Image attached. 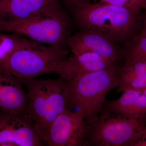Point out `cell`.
Segmentation results:
<instances>
[{
  "label": "cell",
  "instance_id": "14",
  "mask_svg": "<svg viewBox=\"0 0 146 146\" xmlns=\"http://www.w3.org/2000/svg\"><path fill=\"white\" fill-rule=\"evenodd\" d=\"M10 33L0 32V67L18 48L25 37L18 33Z\"/></svg>",
  "mask_w": 146,
  "mask_h": 146
},
{
  "label": "cell",
  "instance_id": "16",
  "mask_svg": "<svg viewBox=\"0 0 146 146\" xmlns=\"http://www.w3.org/2000/svg\"><path fill=\"white\" fill-rule=\"evenodd\" d=\"M146 87V75L132 77L118 76L116 92L122 93L130 89L141 90Z\"/></svg>",
  "mask_w": 146,
  "mask_h": 146
},
{
  "label": "cell",
  "instance_id": "7",
  "mask_svg": "<svg viewBox=\"0 0 146 146\" xmlns=\"http://www.w3.org/2000/svg\"><path fill=\"white\" fill-rule=\"evenodd\" d=\"M88 129L83 112L68 106L52 124L45 144L48 146H83Z\"/></svg>",
  "mask_w": 146,
  "mask_h": 146
},
{
  "label": "cell",
  "instance_id": "12",
  "mask_svg": "<svg viewBox=\"0 0 146 146\" xmlns=\"http://www.w3.org/2000/svg\"><path fill=\"white\" fill-rule=\"evenodd\" d=\"M60 2L59 0H0V22L23 20Z\"/></svg>",
  "mask_w": 146,
  "mask_h": 146
},
{
  "label": "cell",
  "instance_id": "9",
  "mask_svg": "<svg viewBox=\"0 0 146 146\" xmlns=\"http://www.w3.org/2000/svg\"><path fill=\"white\" fill-rule=\"evenodd\" d=\"M68 46L72 54L91 52L117 62L124 58L125 49L97 32L83 30L71 35Z\"/></svg>",
  "mask_w": 146,
  "mask_h": 146
},
{
  "label": "cell",
  "instance_id": "20",
  "mask_svg": "<svg viewBox=\"0 0 146 146\" xmlns=\"http://www.w3.org/2000/svg\"><path fill=\"white\" fill-rule=\"evenodd\" d=\"M68 10L76 7L87 4L91 3V0H59Z\"/></svg>",
  "mask_w": 146,
  "mask_h": 146
},
{
  "label": "cell",
  "instance_id": "6",
  "mask_svg": "<svg viewBox=\"0 0 146 146\" xmlns=\"http://www.w3.org/2000/svg\"><path fill=\"white\" fill-rule=\"evenodd\" d=\"M146 126V118L134 119L115 112L102 111L89 124L83 146H128Z\"/></svg>",
  "mask_w": 146,
  "mask_h": 146
},
{
  "label": "cell",
  "instance_id": "15",
  "mask_svg": "<svg viewBox=\"0 0 146 146\" xmlns=\"http://www.w3.org/2000/svg\"><path fill=\"white\" fill-rule=\"evenodd\" d=\"M124 59V63L120 67L119 76L146 75V60L127 57H125Z\"/></svg>",
  "mask_w": 146,
  "mask_h": 146
},
{
  "label": "cell",
  "instance_id": "18",
  "mask_svg": "<svg viewBox=\"0 0 146 146\" xmlns=\"http://www.w3.org/2000/svg\"><path fill=\"white\" fill-rule=\"evenodd\" d=\"M99 3L109 4L128 9L137 13L146 8V0H99Z\"/></svg>",
  "mask_w": 146,
  "mask_h": 146
},
{
  "label": "cell",
  "instance_id": "2",
  "mask_svg": "<svg viewBox=\"0 0 146 146\" xmlns=\"http://www.w3.org/2000/svg\"><path fill=\"white\" fill-rule=\"evenodd\" d=\"M120 67L117 61L102 70L80 74L65 81L69 106L83 112L88 126L102 112L106 96L117 85Z\"/></svg>",
  "mask_w": 146,
  "mask_h": 146
},
{
  "label": "cell",
  "instance_id": "10",
  "mask_svg": "<svg viewBox=\"0 0 146 146\" xmlns=\"http://www.w3.org/2000/svg\"><path fill=\"white\" fill-rule=\"evenodd\" d=\"M27 95L20 79L0 69V110L27 115Z\"/></svg>",
  "mask_w": 146,
  "mask_h": 146
},
{
  "label": "cell",
  "instance_id": "21",
  "mask_svg": "<svg viewBox=\"0 0 146 146\" xmlns=\"http://www.w3.org/2000/svg\"><path fill=\"white\" fill-rule=\"evenodd\" d=\"M145 10V13H144L143 16L142 27L139 33L144 36H146V8Z\"/></svg>",
  "mask_w": 146,
  "mask_h": 146
},
{
  "label": "cell",
  "instance_id": "1",
  "mask_svg": "<svg viewBox=\"0 0 146 146\" xmlns=\"http://www.w3.org/2000/svg\"><path fill=\"white\" fill-rule=\"evenodd\" d=\"M69 10L80 30L97 32L125 49L140 32L143 16L128 9L100 3Z\"/></svg>",
  "mask_w": 146,
  "mask_h": 146
},
{
  "label": "cell",
  "instance_id": "11",
  "mask_svg": "<svg viewBox=\"0 0 146 146\" xmlns=\"http://www.w3.org/2000/svg\"><path fill=\"white\" fill-rule=\"evenodd\" d=\"M114 62L93 53L72 54L59 63L54 73L67 81L80 74L102 70Z\"/></svg>",
  "mask_w": 146,
  "mask_h": 146
},
{
  "label": "cell",
  "instance_id": "8",
  "mask_svg": "<svg viewBox=\"0 0 146 146\" xmlns=\"http://www.w3.org/2000/svg\"><path fill=\"white\" fill-rule=\"evenodd\" d=\"M45 143L27 115L0 110V146H44Z\"/></svg>",
  "mask_w": 146,
  "mask_h": 146
},
{
  "label": "cell",
  "instance_id": "4",
  "mask_svg": "<svg viewBox=\"0 0 146 146\" xmlns=\"http://www.w3.org/2000/svg\"><path fill=\"white\" fill-rule=\"evenodd\" d=\"M71 30L70 18L60 2L23 20L0 22V32L18 33L42 44L64 49L68 46Z\"/></svg>",
  "mask_w": 146,
  "mask_h": 146
},
{
  "label": "cell",
  "instance_id": "22",
  "mask_svg": "<svg viewBox=\"0 0 146 146\" xmlns=\"http://www.w3.org/2000/svg\"><path fill=\"white\" fill-rule=\"evenodd\" d=\"M141 92L144 94V96L146 97V87L144 89L140 90Z\"/></svg>",
  "mask_w": 146,
  "mask_h": 146
},
{
  "label": "cell",
  "instance_id": "13",
  "mask_svg": "<svg viewBox=\"0 0 146 146\" xmlns=\"http://www.w3.org/2000/svg\"><path fill=\"white\" fill-rule=\"evenodd\" d=\"M122 93L117 99L106 100L102 111L115 112L134 119H146V97L144 94L134 89Z\"/></svg>",
  "mask_w": 146,
  "mask_h": 146
},
{
  "label": "cell",
  "instance_id": "5",
  "mask_svg": "<svg viewBox=\"0 0 146 146\" xmlns=\"http://www.w3.org/2000/svg\"><path fill=\"white\" fill-rule=\"evenodd\" d=\"M67 49L53 46L24 37L21 44L0 69L22 81L54 73L59 63L68 57Z\"/></svg>",
  "mask_w": 146,
  "mask_h": 146
},
{
  "label": "cell",
  "instance_id": "19",
  "mask_svg": "<svg viewBox=\"0 0 146 146\" xmlns=\"http://www.w3.org/2000/svg\"><path fill=\"white\" fill-rule=\"evenodd\" d=\"M128 146H146V126L136 133Z\"/></svg>",
  "mask_w": 146,
  "mask_h": 146
},
{
  "label": "cell",
  "instance_id": "3",
  "mask_svg": "<svg viewBox=\"0 0 146 146\" xmlns=\"http://www.w3.org/2000/svg\"><path fill=\"white\" fill-rule=\"evenodd\" d=\"M22 82L27 95V115L45 144L52 124L69 106L65 81L59 77L53 79L35 78Z\"/></svg>",
  "mask_w": 146,
  "mask_h": 146
},
{
  "label": "cell",
  "instance_id": "17",
  "mask_svg": "<svg viewBox=\"0 0 146 146\" xmlns=\"http://www.w3.org/2000/svg\"><path fill=\"white\" fill-rule=\"evenodd\" d=\"M126 57L146 60V36L139 33L134 37L125 49Z\"/></svg>",
  "mask_w": 146,
  "mask_h": 146
}]
</instances>
